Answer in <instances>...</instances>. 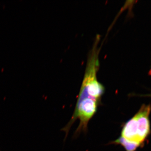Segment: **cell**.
Masks as SVG:
<instances>
[{
  "label": "cell",
  "mask_w": 151,
  "mask_h": 151,
  "mask_svg": "<svg viewBox=\"0 0 151 151\" xmlns=\"http://www.w3.org/2000/svg\"><path fill=\"white\" fill-rule=\"evenodd\" d=\"M150 104H144L137 113L127 121L122 128L121 137L142 146L151 133Z\"/></svg>",
  "instance_id": "obj_1"
},
{
  "label": "cell",
  "mask_w": 151,
  "mask_h": 151,
  "mask_svg": "<svg viewBox=\"0 0 151 151\" xmlns=\"http://www.w3.org/2000/svg\"><path fill=\"white\" fill-rule=\"evenodd\" d=\"M112 144L121 145L124 147L126 151H135L138 148L141 147L139 145L125 139L122 137H120L116 140L113 141Z\"/></svg>",
  "instance_id": "obj_2"
},
{
  "label": "cell",
  "mask_w": 151,
  "mask_h": 151,
  "mask_svg": "<svg viewBox=\"0 0 151 151\" xmlns=\"http://www.w3.org/2000/svg\"></svg>",
  "instance_id": "obj_3"
}]
</instances>
